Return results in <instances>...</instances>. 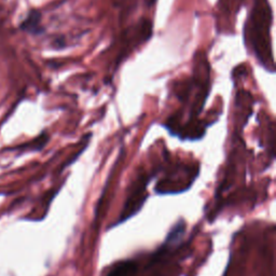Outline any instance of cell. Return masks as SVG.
Wrapping results in <instances>:
<instances>
[{"label": "cell", "instance_id": "obj_3", "mask_svg": "<svg viewBox=\"0 0 276 276\" xmlns=\"http://www.w3.org/2000/svg\"><path fill=\"white\" fill-rule=\"evenodd\" d=\"M147 177L148 176H145V177H140L139 179H137L136 184L133 187L132 194L128 198V201H126L122 212V216L118 219L117 223L114 225L124 221V220H126L129 217H132L133 215H135L137 211H139L143 202L146 200V186L148 185L149 180H150V178L147 179Z\"/></svg>", "mask_w": 276, "mask_h": 276}, {"label": "cell", "instance_id": "obj_5", "mask_svg": "<svg viewBox=\"0 0 276 276\" xmlns=\"http://www.w3.org/2000/svg\"><path fill=\"white\" fill-rule=\"evenodd\" d=\"M158 1V0H145V4L147 5L148 8H151L152 5L156 3Z\"/></svg>", "mask_w": 276, "mask_h": 276}, {"label": "cell", "instance_id": "obj_4", "mask_svg": "<svg viewBox=\"0 0 276 276\" xmlns=\"http://www.w3.org/2000/svg\"><path fill=\"white\" fill-rule=\"evenodd\" d=\"M41 23V14L39 11L32 10L29 12V14L27 15V18L25 19V21L22 23L21 28L25 30L31 32V34H39L43 29L41 28L40 26Z\"/></svg>", "mask_w": 276, "mask_h": 276}, {"label": "cell", "instance_id": "obj_2", "mask_svg": "<svg viewBox=\"0 0 276 276\" xmlns=\"http://www.w3.org/2000/svg\"><path fill=\"white\" fill-rule=\"evenodd\" d=\"M151 36L152 22L148 19H141L136 25L124 30L121 36V49L117 57V66L122 63L134 50L150 39Z\"/></svg>", "mask_w": 276, "mask_h": 276}, {"label": "cell", "instance_id": "obj_1", "mask_svg": "<svg viewBox=\"0 0 276 276\" xmlns=\"http://www.w3.org/2000/svg\"><path fill=\"white\" fill-rule=\"evenodd\" d=\"M273 11L268 0H253V7L244 27V39L262 67L269 73L275 71L271 39Z\"/></svg>", "mask_w": 276, "mask_h": 276}]
</instances>
